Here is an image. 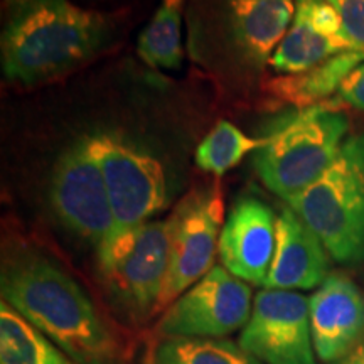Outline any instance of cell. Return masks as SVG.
Listing matches in <instances>:
<instances>
[{
  "mask_svg": "<svg viewBox=\"0 0 364 364\" xmlns=\"http://www.w3.org/2000/svg\"><path fill=\"white\" fill-rule=\"evenodd\" d=\"M186 0H161L156 14L139 36L136 53L145 65L177 70L182 61V11Z\"/></svg>",
  "mask_w": 364,
  "mask_h": 364,
  "instance_id": "obj_18",
  "label": "cell"
},
{
  "mask_svg": "<svg viewBox=\"0 0 364 364\" xmlns=\"http://www.w3.org/2000/svg\"><path fill=\"white\" fill-rule=\"evenodd\" d=\"M316 356L334 363L364 339V294L349 277L329 273L309 299Z\"/></svg>",
  "mask_w": 364,
  "mask_h": 364,
  "instance_id": "obj_13",
  "label": "cell"
},
{
  "mask_svg": "<svg viewBox=\"0 0 364 364\" xmlns=\"http://www.w3.org/2000/svg\"><path fill=\"white\" fill-rule=\"evenodd\" d=\"M145 364H262L240 344L228 339L161 338Z\"/></svg>",
  "mask_w": 364,
  "mask_h": 364,
  "instance_id": "obj_19",
  "label": "cell"
},
{
  "mask_svg": "<svg viewBox=\"0 0 364 364\" xmlns=\"http://www.w3.org/2000/svg\"><path fill=\"white\" fill-rule=\"evenodd\" d=\"M354 51L364 53V0H329Z\"/></svg>",
  "mask_w": 364,
  "mask_h": 364,
  "instance_id": "obj_21",
  "label": "cell"
},
{
  "mask_svg": "<svg viewBox=\"0 0 364 364\" xmlns=\"http://www.w3.org/2000/svg\"><path fill=\"white\" fill-rule=\"evenodd\" d=\"M289 204L332 260L364 263V134L348 136L329 169Z\"/></svg>",
  "mask_w": 364,
  "mask_h": 364,
  "instance_id": "obj_4",
  "label": "cell"
},
{
  "mask_svg": "<svg viewBox=\"0 0 364 364\" xmlns=\"http://www.w3.org/2000/svg\"><path fill=\"white\" fill-rule=\"evenodd\" d=\"M336 103H343L353 110L364 112V63L349 73L336 97Z\"/></svg>",
  "mask_w": 364,
  "mask_h": 364,
  "instance_id": "obj_22",
  "label": "cell"
},
{
  "mask_svg": "<svg viewBox=\"0 0 364 364\" xmlns=\"http://www.w3.org/2000/svg\"><path fill=\"white\" fill-rule=\"evenodd\" d=\"M0 49L9 81L34 85L73 70L110 38L108 21L70 0H4Z\"/></svg>",
  "mask_w": 364,
  "mask_h": 364,
  "instance_id": "obj_2",
  "label": "cell"
},
{
  "mask_svg": "<svg viewBox=\"0 0 364 364\" xmlns=\"http://www.w3.org/2000/svg\"><path fill=\"white\" fill-rule=\"evenodd\" d=\"M349 120L336 105L302 108L277 127L255 154V171L287 203L312 186L339 156Z\"/></svg>",
  "mask_w": 364,
  "mask_h": 364,
  "instance_id": "obj_3",
  "label": "cell"
},
{
  "mask_svg": "<svg viewBox=\"0 0 364 364\" xmlns=\"http://www.w3.org/2000/svg\"><path fill=\"white\" fill-rule=\"evenodd\" d=\"M364 63V53L348 51L321 65L294 75L277 76L267 83V91L277 102L302 108L316 107L332 93H338L349 73Z\"/></svg>",
  "mask_w": 364,
  "mask_h": 364,
  "instance_id": "obj_16",
  "label": "cell"
},
{
  "mask_svg": "<svg viewBox=\"0 0 364 364\" xmlns=\"http://www.w3.org/2000/svg\"><path fill=\"white\" fill-rule=\"evenodd\" d=\"M0 364H80L21 317L0 304Z\"/></svg>",
  "mask_w": 364,
  "mask_h": 364,
  "instance_id": "obj_17",
  "label": "cell"
},
{
  "mask_svg": "<svg viewBox=\"0 0 364 364\" xmlns=\"http://www.w3.org/2000/svg\"><path fill=\"white\" fill-rule=\"evenodd\" d=\"M295 16L270 65L284 75L302 73L341 53L354 51L329 0H294Z\"/></svg>",
  "mask_w": 364,
  "mask_h": 364,
  "instance_id": "obj_14",
  "label": "cell"
},
{
  "mask_svg": "<svg viewBox=\"0 0 364 364\" xmlns=\"http://www.w3.org/2000/svg\"><path fill=\"white\" fill-rule=\"evenodd\" d=\"M250 68L270 63L295 16L294 0H199Z\"/></svg>",
  "mask_w": 364,
  "mask_h": 364,
  "instance_id": "obj_11",
  "label": "cell"
},
{
  "mask_svg": "<svg viewBox=\"0 0 364 364\" xmlns=\"http://www.w3.org/2000/svg\"><path fill=\"white\" fill-rule=\"evenodd\" d=\"M83 142L105 177L113 233L145 225L167 206L166 172L152 154L117 132H93Z\"/></svg>",
  "mask_w": 364,
  "mask_h": 364,
  "instance_id": "obj_6",
  "label": "cell"
},
{
  "mask_svg": "<svg viewBox=\"0 0 364 364\" xmlns=\"http://www.w3.org/2000/svg\"><path fill=\"white\" fill-rule=\"evenodd\" d=\"M252 309L250 287L225 267H213L166 309L157 334L161 338L221 339L243 329Z\"/></svg>",
  "mask_w": 364,
  "mask_h": 364,
  "instance_id": "obj_8",
  "label": "cell"
},
{
  "mask_svg": "<svg viewBox=\"0 0 364 364\" xmlns=\"http://www.w3.org/2000/svg\"><path fill=\"white\" fill-rule=\"evenodd\" d=\"M331 364H364V339L351 353H348L344 358H341L339 361H334Z\"/></svg>",
  "mask_w": 364,
  "mask_h": 364,
  "instance_id": "obj_23",
  "label": "cell"
},
{
  "mask_svg": "<svg viewBox=\"0 0 364 364\" xmlns=\"http://www.w3.org/2000/svg\"><path fill=\"white\" fill-rule=\"evenodd\" d=\"M329 275V253L292 208L277 216V241L265 289L309 290Z\"/></svg>",
  "mask_w": 364,
  "mask_h": 364,
  "instance_id": "obj_15",
  "label": "cell"
},
{
  "mask_svg": "<svg viewBox=\"0 0 364 364\" xmlns=\"http://www.w3.org/2000/svg\"><path fill=\"white\" fill-rule=\"evenodd\" d=\"M49 201L65 228L95 248L102 247L115 231L105 177L83 139L70 145L58 159Z\"/></svg>",
  "mask_w": 364,
  "mask_h": 364,
  "instance_id": "obj_9",
  "label": "cell"
},
{
  "mask_svg": "<svg viewBox=\"0 0 364 364\" xmlns=\"http://www.w3.org/2000/svg\"><path fill=\"white\" fill-rule=\"evenodd\" d=\"M277 241V218L272 208L255 196L233 204L220 236V260L236 279L265 285Z\"/></svg>",
  "mask_w": 364,
  "mask_h": 364,
  "instance_id": "obj_12",
  "label": "cell"
},
{
  "mask_svg": "<svg viewBox=\"0 0 364 364\" xmlns=\"http://www.w3.org/2000/svg\"><path fill=\"white\" fill-rule=\"evenodd\" d=\"M2 300L80 364H125L118 332L56 263L33 252L4 262Z\"/></svg>",
  "mask_w": 364,
  "mask_h": 364,
  "instance_id": "obj_1",
  "label": "cell"
},
{
  "mask_svg": "<svg viewBox=\"0 0 364 364\" xmlns=\"http://www.w3.org/2000/svg\"><path fill=\"white\" fill-rule=\"evenodd\" d=\"M238 344L262 364H316L309 299L294 290L258 292Z\"/></svg>",
  "mask_w": 364,
  "mask_h": 364,
  "instance_id": "obj_10",
  "label": "cell"
},
{
  "mask_svg": "<svg viewBox=\"0 0 364 364\" xmlns=\"http://www.w3.org/2000/svg\"><path fill=\"white\" fill-rule=\"evenodd\" d=\"M225 203L220 188L194 189L172 211L171 258L157 312L171 306L213 268L220 247Z\"/></svg>",
  "mask_w": 364,
  "mask_h": 364,
  "instance_id": "obj_7",
  "label": "cell"
},
{
  "mask_svg": "<svg viewBox=\"0 0 364 364\" xmlns=\"http://www.w3.org/2000/svg\"><path fill=\"white\" fill-rule=\"evenodd\" d=\"M265 139H253L245 135L230 122H220L204 136L196 150V164L204 172L223 176L243 161L253 150H258Z\"/></svg>",
  "mask_w": 364,
  "mask_h": 364,
  "instance_id": "obj_20",
  "label": "cell"
},
{
  "mask_svg": "<svg viewBox=\"0 0 364 364\" xmlns=\"http://www.w3.org/2000/svg\"><path fill=\"white\" fill-rule=\"evenodd\" d=\"M103 284L136 321L154 316L169 272L171 240L167 221L117 231L97 248Z\"/></svg>",
  "mask_w": 364,
  "mask_h": 364,
  "instance_id": "obj_5",
  "label": "cell"
}]
</instances>
